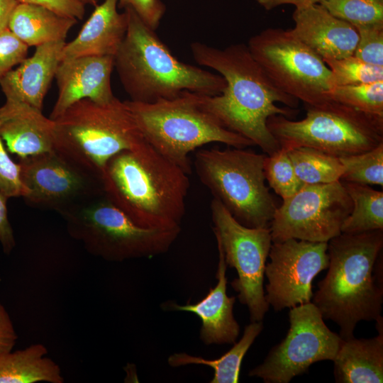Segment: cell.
I'll return each mask as SVG.
<instances>
[{
  "instance_id": "obj_22",
  "label": "cell",
  "mask_w": 383,
  "mask_h": 383,
  "mask_svg": "<svg viewBox=\"0 0 383 383\" xmlns=\"http://www.w3.org/2000/svg\"><path fill=\"white\" fill-rule=\"evenodd\" d=\"M374 338L343 340L334 362L338 383L383 382V331Z\"/></svg>"
},
{
  "instance_id": "obj_19",
  "label": "cell",
  "mask_w": 383,
  "mask_h": 383,
  "mask_svg": "<svg viewBox=\"0 0 383 383\" xmlns=\"http://www.w3.org/2000/svg\"><path fill=\"white\" fill-rule=\"evenodd\" d=\"M54 120L26 103L6 99L0 107V135L9 152L19 158L54 149Z\"/></svg>"
},
{
  "instance_id": "obj_7",
  "label": "cell",
  "mask_w": 383,
  "mask_h": 383,
  "mask_svg": "<svg viewBox=\"0 0 383 383\" xmlns=\"http://www.w3.org/2000/svg\"><path fill=\"white\" fill-rule=\"evenodd\" d=\"M69 235L91 255L109 262L151 257L167 252L181 227L148 228L135 224L104 194L60 213Z\"/></svg>"
},
{
  "instance_id": "obj_40",
  "label": "cell",
  "mask_w": 383,
  "mask_h": 383,
  "mask_svg": "<svg viewBox=\"0 0 383 383\" xmlns=\"http://www.w3.org/2000/svg\"><path fill=\"white\" fill-rule=\"evenodd\" d=\"M265 9L269 11L284 4H292L296 9L319 4L322 0H255Z\"/></svg>"
},
{
  "instance_id": "obj_28",
  "label": "cell",
  "mask_w": 383,
  "mask_h": 383,
  "mask_svg": "<svg viewBox=\"0 0 383 383\" xmlns=\"http://www.w3.org/2000/svg\"><path fill=\"white\" fill-rule=\"evenodd\" d=\"M328 98L367 114L383 117V80L334 86L328 92Z\"/></svg>"
},
{
  "instance_id": "obj_15",
  "label": "cell",
  "mask_w": 383,
  "mask_h": 383,
  "mask_svg": "<svg viewBox=\"0 0 383 383\" xmlns=\"http://www.w3.org/2000/svg\"><path fill=\"white\" fill-rule=\"evenodd\" d=\"M328 243L288 239L272 243L265 274V299L276 311L311 302L312 282L328 268Z\"/></svg>"
},
{
  "instance_id": "obj_33",
  "label": "cell",
  "mask_w": 383,
  "mask_h": 383,
  "mask_svg": "<svg viewBox=\"0 0 383 383\" xmlns=\"http://www.w3.org/2000/svg\"><path fill=\"white\" fill-rule=\"evenodd\" d=\"M354 27L359 39L353 55L366 63L383 66V23Z\"/></svg>"
},
{
  "instance_id": "obj_1",
  "label": "cell",
  "mask_w": 383,
  "mask_h": 383,
  "mask_svg": "<svg viewBox=\"0 0 383 383\" xmlns=\"http://www.w3.org/2000/svg\"><path fill=\"white\" fill-rule=\"evenodd\" d=\"M191 51L200 65L217 71L226 87L218 95L198 94L201 106L226 128L260 147L267 155L280 149L267 126L274 115H296L299 100L279 89L250 54L247 45L221 49L199 42Z\"/></svg>"
},
{
  "instance_id": "obj_14",
  "label": "cell",
  "mask_w": 383,
  "mask_h": 383,
  "mask_svg": "<svg viewBox=\"0 0 383 383\" xmlns=\"http://www.w3.org/2000/svg\"><path fill=\"white\" fill-rule=\"evenodd\" d=\"M20 176L28 194L26 203L60 214L104 194L101 179L55 150L19 158Z\"/></svg>"
},
{
  "instance_id": "obj_8",
  "label": "cell",
  "mask_w": 383,
  "mask_h": 383,
  "mask_svg": "<svg viewBox=\"0 0 383 383\" xmlns=\"http://www.w3.org/2000/svg\"><path fill=\"white\" fill-rule=\"evenodd\" d=\"M263 154L243 148L205 149L196 152L200 182L240 224L270 228L277 209L265 184Z\"/></svg>"
},
{
  "instance_id": "obj_13",
  "label": "cell",
  "mask_w": 383,
  "mask_h": 383,
  "mask_svg": "<svg viewBox=\"0 0 383 383\" xmlns=\"http://www.w3.org/2000/svg\"><path fill=\"white\" fill-rule=\"evenodd\" d=\"M352 207L340 181L305 184L277 207L270 225L272 242L293 238L328 243L341 233Z\"/></svg>"
},
{
  "instance_id": "obj_27",
  "label": "cell",
  "mask_w": 383,
  "mask_h": 383,
  "mask_svg": "<svg viewBox=\"0 0 383 383\" xmlns=\"http://www.w3.org/2000/svg\"><path fill=\"white\" fill-rule=\"evenodd\" d=\"M287 151L296 176L304 184H328L340 180L343 166L339 157L308 147Z\"/></svg>"
},
{
  "instance_id": "obj_39",
  "label": "cell",
  "mask_w": 383,
  "mask_h": 383,
  "mask_svg": "<svg viewBox=\"0 0 383 383\" xmlns=\"http://www.w3.org/2000/svg\"><path fill=\"white\" fill-rule=\"evenodd\" d=\"M7 199L0 192V243L4 252L9 255L15 248L16 240L8 218Z\"/></svg>"
},
{
  "instance_id": "obj_2",
  "label": "cell",
  "mask_w": 383,
  "mask_h": 383,
  "mask_svg": "<svg viewBox=\"0 0 383 383\" xmlns=\"http://www.w3.org/2000/svg\"><path fill=\"white\" fill-rule=\"evenodd\" d=\"M189 174L145 141L111 157L101 180L104 194L135 224L181 227Z\"/></svg>"
},
{
  "instance_id": "obj_31",
  "label": "cell",
  "mask_w": 383,
  "mask_h": 383,
  "mask_svg": "<svg viewBox=\"0 0 383 383\" xmlns=\"http://www.w3.org/2000/svg\"><path fill=\"white\" fill-rule=\"evenodd\" d=\"M319 4L353 26L383 23V0H322Z\"/></svg>"
},
{
  "instance_id": "obj_35",
  "label": "cell",
  "mask_w": 383,
  "mask_h": 383,
  "mask_svg": "<svg viewBox=\"0 0 383 383\" xmlns=\"http://www.w3.org/2000/svg\"><path fill=\"white\" fill-rule=\"evenodd\" d=\"M28 46L8 28L0 31V79L27 57Z\"/></svg>"
},
{
  "instance_id": "obj_21",
  "label": "cell",
  "mask_w": 383,
  "mask_h": 383,
  "mask_svg": "<svg viewBox=\"0 0 383 383\" xmlns=\"http://www.w3.org/2000/svg\"><path fill=\"white\" fill-rule=\"evenodd\" d=\"M118 0H104L82 27L76 38L66 43L60 61L82 56H114L121 46L128 28L126 11L118 13Z\"/></svg>"
},
{
  "instance_id": "obj_9",
  "label": "cell",
  "mask_w": 383,
  "mask_h": 383,
  "mask_svg": "<svg viewBox=\"0 0 383 383\" xmlns=\"http://www.w3.org/2000/svg\"><path fill=\"white\" fill-rule=\"evenodd\" d=\"M306 117L292 121L270 116L267 126L285 150L308 147L342 157L370 150L383 143V117L327 100L305 105Z\"/></svg>"
},
{
  "instance_id": "obj_4",
  "label": "cell",
  "mask_w": 383,
  "mask_h": 383,
  "mask_svg": "<svg viewBox=\"0 0 383 383\" xmlns=\"http://www.w3.org/2000/svg\"><path fill=\"white\" fill-rule=\"evenodd\" d=\"M125 11L128 28L114 67L131 101L152 103L185 90L207 96L224 91L226 82L221 74L181 62L131 8Z\"/></svg>"
},
{
  "instance_id": "obj_25",
  "label": "cell",
  "mask_w": 383,
  "mask_h": 383,
  "mask_svg": "<svg viewBox=\"0 0 383 383\" xmlns=\"http://www.w3.org/2000/svg\"><path fill=\"white\" fill-rule=\"evenodd\" d=\"M262 329V321H251L245 326L239 341L234 343L228 352L217 359L207 360L186 353H175L169 356L167 362L174 367L189 365L209 366L214 371L211 383H237L239 381L242 361Z\"/></svg>"
},
{
  "instance_id": "obj_17",
  "label": "cell",
  "mask_w": 383,
  "mask_h": 383,
  "mask_svg": "<svg viewBox=\"0 0 383 383\" xmlns=\"http://www.w3.org/2000/svg\"><path fill=\"white\" fill-rule=\"evenodd\" d=\"M218 262L216 285L195 304L179 305L168 301L161 304L165 311H187L196 314L201 321L200 339L206 345L233 344L240 333V326L233 315L235 296L227 294V265L223 250L217 243Z\"/></svg>"
},
{
  "instance_id": "obj_42",
  "label": "cell",
  "mask_w": 383,
  "mask_h": 383,
  "mask_svg": "<svg viewBox=\"0 0 383 383\" xmlns=\"http://www.w3.org/2000/svg\"><path fill=\"white\" fill-rule=\"evenodd\" d=\"M79 1H80L84 5L90 4L93 6H96V4L99 0H79Z\"/></svg>"
},
{
  "instance_id": "obj_36",
  "label": "cell",
  "mask_w": 383,
  "mask_h": 383,
  "mask_svg": "<svg viewBox=\"0 0 383 383\" xmlns=\"http://www.w3.org/2000/svg\"><path fill=\"white\" fill-rule=\"evenodd\" d=\"M118 4L121 7L131 8L146 25L155 30L166 9L160 0H118Z\"/></svg>"
},
{
  "instance_id": "obj_5",
  "label": "cell",
  "mask_w": 383,
  "mask_h": 383,
  "mask_svg": "<svg viewBox=\"0 0 383 383\" xmlns=\"http://www.w3.org/2000/svg\"><path fill=\"white\" fill-rule=\"evenodd\" d=\"M54 123V150L100 179L111 157L146 141L125 102L116 97L105 104L79 100Z\"/></svg>"
},
{
  "instance_id": "obj_10",
  "label": "cell",
  "mask_w": 383,
  "mask_h": 383,
  "mask_svg": "<svg viewBox=\"0 0 383 383\" xmlns=\"http://www.w3.org/2000/svg\"><path fill=\"white\" fill-rule=\"evenodd\" d=\"M247 46L253 58L282 91L305 105L329 100L328 92L334 87L330 69L289 29L267 28L251 37Z\"/></svg>"
},
{
  "instance_id": "obj_23",
  "label": "cell",
  "mask_w": 383,
  "mask_h": 383,
  "mask_svg": "<svg viewBox=\"0 0 383 383\" xmlns=\"http://www.w3.org/2000/svg\"><path fill=\"white\" fill-rule=\"evenodd\" d=\"M77 19L60 15L46 7L18 3L8 28L29 46L65 40L70 29Z\"/></svg>"
},
{
  "instance_id": "obj_20",
  "label": "cell",
  "mask_w": 383,
  "mask_h": 383,
  "mask_svg": "<svg viewBox=\"0 0 383 383\" xmlns=\"http://www.w3.org/2000/svg\"><path fill=\"white\" fill-rule=\"evenodd\" d=\"M65 40L36 46L33 55L0 79L6 99L26 103L42 110L45 96L55 77Z\"/></svg>"
},
{
  "instance_id": "obj_37",
  "label": "cell",
  "mask_w": 383,
  "mask_h": 383,
  "mask_svg": "<svg viewBox=\"0 0 383 383\" xmlns=\"http://www.w3.org/2000/svg\"><path fill=\"white\" fill-rule=\"evenodd\" d=\"M19 3L35 4L46 7L60 15L82 19L84 6L79 0H17Z\"/></svg>"
},
{
  "instance_id": "obj_38",
  "label": "cell",
  "mask_w": 383,
  "mask_h": 383,
  "mask_svg": "<svg viewBox=\"0 0 383 383\" xmlns=\"http://www.w3.org/2000/svg\"><path fill=\"white\" fill-rule=\"evenodd\" d=\"M18 335L5 307L0 303V355L13 350Z\"/></svg>"
},
{
  "instance_id": "obj_41",
  "label": "cell",
  "mask_w": 383,
  "mask_h": 383,
  "mask_svg": "<svg viewBox=\"0 0 383 383\" xmlns=\"http://www.w3.org/2000/svg\"><path fill=\"white\" fill-rule=\"evenodd\" d=\"M18 3L17 0H0V31L8 28L10 18Z\"/></svg>"
},
{
  "instance_id": "obj_12",
  "label": "cell",
  "mask_w": 383,
  "mask_h": 383,
  "mask_svg": "<svg viewBox=\"0 0 383 383\" xmlns=\"http://www.w3.org/2000/svg\"><path fill=\"white\" fill-rule=\"evenodd\" d=\"M289 328L281 343L273 347L249 376L265 383H288L305 373L313 363L333 360L343 341L331 331L313 302L290 308Z\"/></svg>"
},
{
  "instance_id": "obj_32",
  "label": "cell",
  "mask_w": 383,
  "mask_h": 383,
  "mask_svg": "<svg viewBox=\"0 0 383 383\" xmlns=\"http://www.w3.org/2000/svg\"><path fill=\"white\" fill-rule=\"evenodd\" d=\"M323 60L332 73L334 86L383 80V66L366 63L353 55L341 59L325 58Z\"/></svg>"
},
{
  "instance_id": "obj_3",
  "label": "cell",
  "mask_w": 383,
  "mask_h": 383,
  "mask_svg": "<svg viewBox=\"0 0 383 383\" xmlns=\"http://www.w3.org/2000/svg\"><path fill=\"white\" fill-rule=\"evenodd\" d=\"M382 247L383 230L340 233L328 242V270L312 302L339 326L343 340L354 336L360 321L382 318V280L373 271Z\"/></svg>"
},
{
  "instance_id": "obj_34",
  "label": "cell",
  "mask_w": 383,
  "mask_h": 383,
  "mask_svg": "<svg viewBox=\"0 0 383 383\" xmlns=\"http://www.w3.org/2000/svg\"><path fill=\"white\" fill-rule=\"evenodd\" d=\"M0 192L6 197H24L28 189L20 176V166L9 156L0 135Z\"/></svg>"
},
{
  "instance_id": "obj_6",
  "label": "cell",
  "mask_w": 383,
  "mask_h": 383,
  "mask_svg": "<svg viewBox=\"0 0 383 383\" xmlns=\"http://www.w3.org/2000/svg\"><path fill=\"white\" fill-rule=\"evenodd\" d=\"M124 102L145 140L189 175V154L197 148L211 143L235 148L255 145L223 127L201 106L197 93L185 90L175 98L152 103Z\"/></svg>"
},
{
  "instance_id": "obj_24",
  "label": "cell",
  "mask_w": 383,
  "mask_h": 383,
  "mask_svg": "<svg viewBox=\"0 0 383 383\" xmlns=\"http://www.w3.org/2000/svg\"><path fill=\"white\" fill-rule=\"evenodd\" d=\"M48 353L44 345L36 343L0 355V383H63L60 366Z\"/></svg>"
},
{
  "instance_id": "obj_11",
  "label": "cell",
  "mask_w": 383,
  "mask_h": 383,
  "mask_svg": "<svg viewBox=\"0 0 383 383\" xmlns=\"http://www.w3.org/2000/svg\"><path fill=\"white\" fill-rule=\"evenodd\" d=\"M213 231L227 266L238 277L231 285L239 301L248 307L250 321H262L270 305L263 288L272 242L270 228H249L238 222L216 199L211 202Z\"/></svg>"
},
{
  "instance_id": "obj_30",
  "label": "cell",
  "mask_w": 383,
  "mask_h": 383,
  "mask_svg": "<svg viewBox=\"0 0 383 383\" xmlns=\"http://www.w3.org/2000/svg\"><path fill=\"white\" fill-rule=\"evenodd\" d=\"M264 172L270 187L282 199L292 196L305 185L296 176L287 151L282 148L265 155Z\"/></svg>"
},
{
  "instance_id": "obj_16",
  "label": "cell",
  "mask_w": 383,
  "mask_h": 383,
  "mask_svg": "<svg viewBox=\"0 0 383 383\" xmlns=\"http://www.w3.org/2000/svg\"><path fill=\"white\" fill-rule=\"evenodd\" d=\"M114 56H82L60 61L55 77L58 88L50 118L55 120L75 102L88 99L105 104L112 101L111 77Z\"/></svg>"
},
{
  "instance_id": "obj_29",
  "label": "cell",
  "mask_w": 383,
  "mask_h": 383,
  "mask_svg": "<svg viewBox=\"0 0 383 383\" xmlns=\"http://www.w3.org/2000/svg\"><path fill=\"white\" fill-rule=\"evenodd\" d=\"M339 158L343 166L340 181L382 187L383 143L367 152Z\"/></svg>"
},
{
  "instance_id": "obj_18",
  "label": "cell",
  "mask_w": 383,
  "mask_h": 383,
  "mask_svg": "<svg viewBox=\"0 0 383 383\" xmlns=\"http://www.w3.org/2000/svg\"><path fill=\"white\" fill-rule=\"evenodd\" d=\"M292 34L322 59L354 54L359 35L350 23L329 13L320 4L296 9Z\"/></svg>"
},
{
  "instance_id": "obj_26",
  "label": "cell",
  "mask_w": 383,
  "mask_h": 383,
  "mask_svg": "<svg viewBox=\"0 0 383 383\" xmlns=\"http://www.w3.org/2000/svg\"><path fill=\"white\" fill-rule=\"evenodd\" d=\"M340 182L353 203L350 214L342 223L341 233L383 230V192L368 185Z\"/></svg>"
}]
</instances>
